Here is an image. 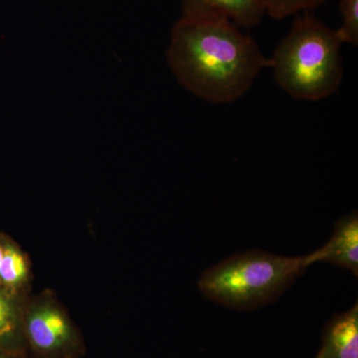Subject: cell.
Listing matches in <instances>:
<instances>
[{"label":"cell","instance_id":"obj_5","mask_svg":"<svg viewBox=\"0 0 358 358\" xmlns=\"http://www.w3.org/2000/svg\"><path fill=\"white\" fill-rule=\"evenodd\" d=\"M313 263L327 262L358 274L357 213L343 217L336 223L331 240L324 247L310 254Z\"/></svg>","mask_w":358,"mask_h":358},{"label":"cell","instance_id":"obj_11","mask_svg":"<svg viewBox=\"0 0 358 358\" xmlns=\"http://www.w3.org/2000/svg\"><path fill=\"white\" fill-rule=\"evenodd\" d=\"M14 317L13 308L6 296L0 293V339L6 338L13 333Z\"/></svg>","mask_w":358,"mask_h":358},{"label":"cell","instance_id":"obj_7","mask_svg":"<svg viewBox=\"0 0 358 358\" xmlns=\"http://www.w3.org/2000/svg\"><path fill=\"white\" fill-rule=\"evenodd\" d=\"M27 333L35 348L43 352L57 350L70 338V327L58 310L40 308L30 315Z\"/></svg>","mask_w":358,"mask_h":358},{"label":"cell","instance_id":"obj_8","mask_svg":"<svg viewBox=\"0 0 358 358\" xmlns=\"http://www.w3.org/2000/svg\"><path fill=\"white\" fill-rule=\"evenodd\" d=\"M327 0H264L266 13L274 20H282L293 14L310 11Z\"/></svg>","mask_w":358,"mask_h":358},{"label":"cell","instance_id":"obj_3","mask_svg":"<svg viewBox=\"0 0 358 358\" xmlns=\"http://www.w3.org/2000/svg\"><path fill=\"white\" fill-rule=\"evenodd\" d=\"M313 264L310 254L289 258L246 252L205 271L199 287L204 296L219 305L252 310L275 301Z\"/></svg>","mask_w":358,"mask_h":358},{"label":"cell","instance_id":"obj_9","mask_svg":"<svg viewBox=\"0 0 358 358\" xmlns=\"http://www.w3.org/2000/svg\"><path fill=\"white\" fill-rule=\"evenodd\" d=\"M339 10L341 14V27L336 30L343 43L357 46L358 44V0H341Z\"/></svg>","mask_w":358,"mask_h":358},{"label":"cell","instance_id":"obj_12","mask_svg":"<svg viewBox=\"0 0 358 358\" xmlns=\"http://www.w3.org/2000/svg\"><path fill=\"white\" fill-rule=\"evenodd\" d=\"M2 256H3V250L0 247V263H1Z\"/></svg>","mask_w":358,"mask_h":358},{"label":"cell","instance_id":"obj_4","mask_svg":"<svg viewBox=\"0 0 358 358\" xmlns=\"http://www.w3.org/2000/svg\"><path fill=\"white\" fill-rule=\"evenodd\" d=\"M182 17L218 18L239 28L258 25L266 14L264 0H181Z\"/></svg>","mask_w":358,"mask_h":358},{"label":"cell","instance_id":"obj_10","mask_svg":"<svg viewBox=\"0 0 358 358\" xmlns=\"http://www.w3.org/2000/svg\"><path fill=\"white\" fill-rule=\"evenodd\" d=\"M26 264L22 255L16 250L7 248L3 251L0 263V279L6 284H16L26 275Z\"/></svg>","mask_w":358,"mask_h":358},{"label":"cell","instance_id":"obj_1","mask_svg":"<svg viewBox=\"0 0 358 358\" xmlns=\"http://www.w3.org/2000/svg\"><path fill=\"white\" fill-rule=\"evenodd\" d=\"M180 84L202 100L236 102L270 62L258 43L229 20L181 17L167 51Z\"/></svg>","mask_w":358,"mask_h":358},{"label":"cell","instance_id":"obj_6","mask_svg":"<svg viewBox=\"0 0 358 358\" xmlns=\"http://www.w3.org/2000/svg\"><path fill=\"white\" fill-rule=\"evenodd\" d=\"M317 358H358L357 305L331 322Z\"/></svg>","mask_w":358,"mask_h":358},{"label":"cell","instance_id":"obj_2","mask_svg":"<svg viewBox=\"0 0 358 358\" xmlns=\"http://www.w3.org/2000/svg\"><path fill=\"white\" fill-rule=\"evenodd\" d=\"M341 45L336 30L303 11L268 58V68L277 84L293 98L322 100L333 95L343 80Z\"/></svg>","mask_w":358,"mask_h":358}]
</instances>
